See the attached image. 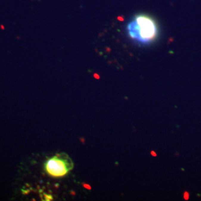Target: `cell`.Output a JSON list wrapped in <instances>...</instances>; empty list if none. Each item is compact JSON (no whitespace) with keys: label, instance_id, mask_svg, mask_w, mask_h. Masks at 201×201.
Listing matches in <instances>:
<instances>
[{"label":"cell","instance_id":"2","mask_svg":"<svg viewBox=\"0 0 201 201\" xmlns=\"http://www.w3.org/2000/svg\"><path fill=\"white\" fill-rule=\"evenodd\" d=\"M73 162L66 153H58L49 159L45 164V170L49 176L62 177L68 174L73 168Z\"/></svg>","mask_w":201,"mask_h":201},{"label":"cell","instance_id":"1","mask_svg":"<svg viewBox=\"0 0 201 201\" xmlns=\"http://www.w3.org/2000/svg\"><path fill=\"white\" fill-rule=\"evenodd\" d=\"M130 37L141 43H149L156 39L158 28L154 19L146 15L135 16L127 26Z\"/></svg>","mask_w":201,"mask_h":201}]
</instances>
